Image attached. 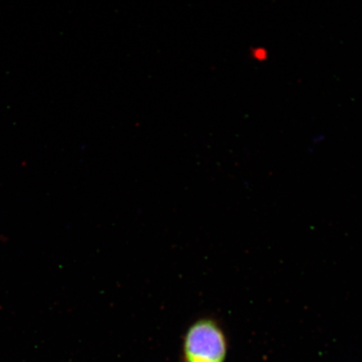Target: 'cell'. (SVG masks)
<instances>
[{
  "label": "cell",
  "mask_w": 362,
  "mask_h": 362,
  "mask_svg": "<svg viewBox=\"0 0 362 362\" xmlns=\"http://www.w3.org/2000/svg\"><path fill=\"white\" fill-rule=\"evenodd\" d=\"M226 339L216 321L202 319L189 328L184 352L187 362H224Z\"/></svg>",
  "instance_id": "obj_1"
}]
</instances>
